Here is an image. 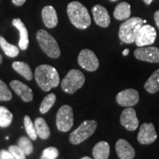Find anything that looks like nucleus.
<instances>
[{
  "mask_svg": "<svg viewBox=\"0 0 159 159\" xmlns=\"http://www.w3.org/2000/svg\"><path fill=\"white\" fill-rule=\"evenodd\" d=\"M55 101H56V96H55V94L52 93V94H49L47 96H46L42 102H41V105H40L39 111L41 114H44L48 112L52 107L54 105Z\"/></svg>",
  "mask_w": 159,
  "mask_h": 159,
  "instance_id": "obj_25",
  "label": "nucleus"
},
{
  "mask_svg": "<svg viewBox=\"0 0 159 159\" xmlns=\"http://www.w3.org/2000/svg\"><path fill=\"white\" fill-rule=\"evenodd\" d=\"M12 25L19 31L20 39L19 41V48L22 50H25L27 49L29 46V39H28V32L26 28L25 24L19 18L14 19L12 21Z\"/></svg>",
  "mask_w": 159,
  "mask_h": 159,
  "instance_id": "obj_18",
  "label": "nucleus"
},
{
  "mask_svg": "<svg viewBox=\"0 0 159 159\" xmlns=\"http://www.w3.org/2000/svg\"><path fill=\"white\" fill-rule=\"evenodd\" d=\"M156 29L150 25H143L137 33L135 43L139 47H146L152 44L156 39Z\"/></svg>",
  "mask_w": 159,
  "mask_h": 159,
  "instance_id": "obj_8",
  "label": "nucleus"
},
{
  "mask_svg": "<svg viewBox=\"0 0 159 159\" xmlns=\"http://www.w3.org/2000/svg\"><path fill=\"white\" fill-rule=\"evenodd\" d=\"M134 56L139 61L159 63V48L156 47H139L134 51Z\"/></svg>",
  "mask_w": 159,
  "mask_h": 159,
  "instance_id": "obj_10",
  "label": "nucleus"
},
{
  "mask_svg": "<svg viewBox=\"0 0 159 159\" xmlns=\"http://www.w3.org/2000/svg\"><path fill=\"white\" fill-rule=\"evenodd\" d=\"M129 49H125L124 51L122 52V55H124V56H127V55H128V53H129Z\"/></svg>",
  "mask_w": 159,
  "mask_h": 159,
  "instance_id": "obj_35",
  "label": "nucleus"
},
{
  "mask_svg": "<svg viewBox=\"0 0 159 159\" xmlns=\"http://www.w3.org/2000/svg\"><path fill=\"white\" fill-rule=\"evenodd\" d=\"M85 80V76L82 71L77 69H71L61 81V88L64 92L72 94L82 88Z\"/></svg>",
  "mask_w": 159,
  "mask_h": 159,
  "instance_id": "obj_5",
  "label": "nucleus"
},
{
  "mask_svg": "<svg viewBox=\"0 0 159 159\" xmlns=\"http://www.w3.org/2000/svg\"><path fill=\"white\" fill-rule=\"evenodd\" d=\"M2 62V56L0 54V64H1Z\"/></svg>",
  "mask_w": 159,
  "mask_h": 159,
  "instance_id": "obj_38",
  "label": "nucleus"
},
{
  "mask_svg": "<svg viewBox=\"0 0 159 159\" xmlns=\"http://www.w3.org/2000/svg\"><path fill=\"white\" fill-rule=\"evenodd\" d=\"M74 125V114L71 106L64 105L59 108L56 115L57 128L61 132H68Z\"/></svg>",
  "mask_w": 159,
  "mask_h": 159,
  "instance_id": "obj_7",
  "label": "nucleus"
},
{
  "mask_svg": "<svg viewBox=\"0 0 159 159\" xmlns=\"http://www.w3.org/2000/svg\"><path fill=\"white\" fill-rule=\"evenodd\" d=\"M110 155V145L106 142H99L94 147L93 156L94 159H108Z\"/></svg>",
  "mask_w": 159,
  "mask_h": 159,
  "instance_id": "obj_20",
  "label": "nucleus"
},
{
  "mask_svg": "<svg viewBox=\"0 0 159 159\" xmlns=\"http://www.w3.org/2000/svg\"><path fill=\"white\" fill-rule=\"evenodd\" d=\"M112 1H116V0H112Z\"/></svg>",
  "mask_w": 159,
  "mask_h": 159,
  "instance_id": "obj_41",
  "label": "nucleus"
},
{
  "mask_svg": "<svg viewBox=\"0 0 159 159\" xmlns=\"http://www.w3.org/2000/svg\"><path fill=\"white\" fill-rule=\"evenodd\" d=\"M8 150L14 157V159H26V155L19 146L11 145L9 147Z\"/></svg>",
  "mask_w": 159,
  "mask_h": 159,
  "instance_id": "obj_31",
  "label": "nucleus"
},
{
  "mask_svg": "<svg viewBox=\"0 0 159 159\" xmlns=\"http://www.w3.org/2000/svg\"><path fill=\"white\" fill-rule=\"evenodd\" d=\"M120 123L126 130L129 131L136 130L139 125L136 111L130 107L124 109L120 116Z\"/></svg>",
  "mask_w": 159,
  "mask_h": 159,
  "instance_id": "obj_13",
  "label": "nucleus"
},
{
  "mask_svg": "<svg viewBox=\"0 0 159 159\" xmlns=\"http://www.w3.org/2000/svg\"><path fill=\"white\" fill-rule=\"evenodd\" d=\"M24 125H25V130L27 132V134L28 135L29 138L33 141L36 140L38 136L35 128V125L32 122L30 117L29 116H25L24 118Z\"/></svg>",
  "mask_w": 159,
  "mask_h": 159,
  "instance_id": "obj_27",
  "label": "nucleus"
},
{
  "mask_svg": "<svg viewBox=\"0 0 159 159\" xmlns=\"http://www.w3.org/2000/svg\"><path fill=\"white\" fill-rule=\"evenodd\" d=\"M154 19H155V21H156L157 27H158V28L159 29V10L155 13Z\"/></svg>",
  "mask_w": 159,
  "mask_h": 159,
  "instance_id": "obj_33",
  "label": "nucleus"
},
{
  "mask_svg": "<svg viewBox=\"0 0 159 159\" xmlns=\"http://www.w3.org/2000/svg\"><path fill=\"white\" fill-rule=\"evenodd\" d=\"M12 99V94L7 85L0 80V101H9Z\"/></svg>",
  "mask_w": 159,
  "mask_h": 159,
  "instance_id": "obj_29",
  "label": "nucleus"
},
{
  "mask_svg": "<svg viewBox=\"0 0 159 159\" xmlns=\"http://www.w3.org/2000/svg\"><path fill=\"white\" fill-rule=\"evenodd\" d=\"M13 121V114L5 107L0 106V127L7 128Z\"/></svg>",
  "mask_w": 159,
  "mask_h": 159,
  "instance_id": "obj_26",
  "label": "nucleus"
},
{
  "mask_svg": "<svg viewBox=\"0 0 159 159\" xmlns=\"http://www.w3.org/2000/svg\"><path fill=\"white\" fill-rule=\"evenodd\" d=\"M10 86L15 91L17 95L21 97L25 102H31L33 99V94L32 89L28 85L19 80H13L10 83Z\"/></svg>",
  "mask_w": 159,
  "mask_h": 159,
  "instance_id": "obj_15",
  "label": "nucleus"
},
{
  "mask_svg": "<svg viewBox=\"0 0 159 159\" xmlns=\"http://www.w3.org/2000/svg\"><path fill=\"white\" fill-rule=\"evenodd\" d=\"M12 2H13V3L15 5L21 6L25 4L26 0H12Z\"/></svg>",
  "mask_w": 159,
  "mask_h": 159,
  "instance_id": "obj_34",
  "label": "nucleus"
},
{
  "mask_svg": "<svg viewBox=\"0 0 159 159\" xmlns=\"http://www.w3.org/2000/svg\"><path fill=\"white\" fill-rule=\"evenodd\" d=\"M97 122L94 120H85L69 136V142L74 145L80 144L89 139L96 130Z\"/></svg>",
  "mask_w": 159,
  "mask_h": 159,
  "instance_id": "obj_6",
  "label": "nucleus"
},
{
  "mask_svg": "<svg viewBox=\"0 0 159 159\" xmlns=\"http://www.w3.org/2000/svg\"><path fill=\"white\" fill-rule=\"evenodd\" d=\"M157 139V134L152 123H144L141 125L137 140L141 144H150Z\"/></svg>",
  "mask_w": 159,
  "mask_h": 159,
  "instance_id": "obj_12",
  "label": "nucleus"
},
{
  "mask_svg": "<svg viewBox=\"0 0 159 159\" xmlns=\"http://www.w3.org/2000/svg\"><path fill=\"white\" fill-rule=\"evenodd\" d=\"M91 12L94 16L95 23L97 25L103 28L108 27L111 23V18L105 7L100 5H96L92 7Z\"/></svg>",
  "mask_w": 159,
  "mask_h": 159,
  "instance_id": "obj_14",
  "label": "nucleus"
},
{
  "mask_svg": "<svg viewBox=\"0 0 159 159\" xmlns=\"http://www.w3.org/2000/svg\"><path fill=\"white\" fill-rule=\"evenodd\" d=\"M67 14L70 21L79 30H85L91 25V20L88 10L77 1L71 2L67 6Z\"/></svg>",
  "mask_w": 159,
  "mask_h": 159,
  "instance_id": "obj_2",
  "label": "nucleus"
},
{
  "mask_svg": "<svg viewBox=\"0 0 159 159\" xmlns=\"http://www.w3.org/2000/svg\"><path fill=\"white\" fill-rule=\"evenodd\" d=\"M80 159H91L90 157H88V156H85V157H83V158H80Z\"/></svg>",
  "mask_w": 159,
  "mask_h": 159,
  "instance_id": "obj_37",
  "label": "nucleus"
},
{
  "mask_svg": "<svg viewBox=\"0 0 159 159\" xmlns=\"http://www.w3.org/2000/svg\"><path fill=\"white\" fill-rule=\"evenodd\" d=\"M36 39L41 49L51 58H57L61 55V49L56 40L44 30H39L36 33Z\"/></svg>",
  "mask_w": 159,
  "mask_h": 159,
  "instance_id": "obj_4",
  "label": "nucleus"
},
{
  "mask_svg": "<svg viewBox=\"0 0 159 159\" xmlns=\"http://www.w3.org/2000/svg\"><path fill=\"white\" fill-rule=\"evenodd\" d=\"M34 125L38 136L41 139H47L49 138L50 136V130L44 119L39 117L35 119Z\"/></svg>",
  "mask_w": 159,
  "mask_h": 159,
  "instance_id": "obj_21",
  "label": "nucleus"
},
{
  "mask_svg": "<svg viewBox=\"0 0 159 159\" xmlns=\"http://www.w3.org/2000/svg\"><path fill=\"white\" fill-rule=\"evenodd\" d=\"M143 1L144 2V3L146 4V5H150V4H151V2H152L153 1V0H143Z\"/></svg>",
  "mask_w": 159,
  "mask_h": 159,
  "instance_id": "obj_36",
  "label": "nucleus"
},
{
  "mask_svg": "<svg viewBox=\"0 0 159 159\" xmlns=\"http://www.w3.org/2000/svg\"><path fill=\"white\" fill-rule=\"evenodd\" d=\"M0 47L7 56L10 57H17L19 54V49L16 46L11 44L2 36H0Z\"/></svg>",
  "mask_w": 159,
  "mask_h": 159,
  "instance_id": "obj_24",
  "label": "nucleus"
},
{
  "mask_svg": "<svg viewBox=\"0 0 159 159\" xmlns=\"http://www.w3.org/2000/svg\"><path fill=\"white\" fill-rule=\"evenodd\" d=\"M35 79L39 86L44 91H50L60 83V76L57 69L47 64L40 65L37 67Z\"/></svg>",
  "mask_w": 159,
  "mask_h": 159,
  "instance_id": "obj_1",
  "label": "nucleus"
},
{
  "mask_svg": "<svg viewBox=\"0 0 159 159\" xmlns=\"http://www.w3.org/2000/svg\"><path fill=\"white\" fill-rule=\"evenodd\" d=\"M130 5L128 2H122L116 6L114 11V16L119 21H125L130 16Z\"/></svg>",
  "mask_w": 159,
  "mask_h": 159,
  "instance_id": "obj_19",
  "label": "nucleus"
},
{
  "mask_svg": "<svg viewBox=\"0 0 159 159\" xmlns=\"http://www.w3.org/2000/svg\"><path fill=\"white\" fill-rule=\"evenodd\" d=\"M78 64L88 71H94L99 68V63L97 55L89 49H83L78 55Z\"/></svg>",
  "mask_w": 159,
  "mask_h": 159,
  "instance_id": "obj_9",
  "label": "nucleus"
},
{
  "mask_svg": "<svg viewBox=\"0 0 159 159\" xmlns=\"http://www.w3.org/2000/svg\"><path fill=\"white\" fill-rule=\"evenodd\" d=\"M143 24V20L139 17L129 18L125 20L119 30V37L121 41L128 44L134 43L137 33Z\"/></svg>",
  "mask_w": 159,
  "mask_h": 159,
  "instance_id": "obj_3",
  "label": "nucleus"
},
{
  "mask_svg": "<svg viewBox=\"0 0 159 159\" xmlns=\"http://www.w3.org/2000/svg\"><path fill=\"white\" fill-rule=\"evenodd\" d=\"M144 89L150 94H155L159 91V69L155 71L144 84Z\"/></svg>",
  "mask_w": 159,
  "mask_h": 159,
  "instance_id": "obj_22",
  "label": "nucleus"
},
{
  "mask_svg": "<svg viewBox=\"0 0 159 159\" xmlns=\"http://www.w3.org/2000/svg\"><path fill=\"white\" fill-rule=\"evenodd\" d=\"M12 66L16 72L21 75L27 80H31L33 79V72H32L30 67L27 63L21 62V61H16V62L13 63Z\"/></svg>",
  "mask_w": 159,
  "mask_h": 159,
  "instance_id": "obj_23",
  "label": "nucleus"
},
{
  "mask_svg": "<svg viewBox=\"0 0 159 159\" xmlns=\"http://www.w3.org/2000/svg\"><path fill=\"white\" fill-rule=\"evenodd\" d=\"M143 23H144V24L147 23V21H146V20H143Z\"/></svg>",
  "mask_w": 159,
  "mask_h": 159,
  "instance_id": "obj_39",
  "label": "nucleus"
},
{
  "mask_svg": "<svg viewBox=\"0 0 159 159\" xmlns=\"http://www.w3.org/2000/svg\"><path fill=\"white\" fill-rule=\"evenodd\" d=\"M116 102L122 107H133L139 101V94L136 90L128 89L118 93L116 97Z\"/></svg>",
  "mask_w": 159,
  "mask_h": 159,
  "instance_id": "obj_11",
  "label": "nucleus"
},
{
  "mask_svg": "<svg viewBox=\"0 0 159 159\" xmlns=\"http://www.w3.org/2000/svg\"><path fill=\"white\" fill-rule=\"evenodd\" d=\"M0 159H14V157L9 150H2L0 151Z\"/></svg>",
  "mask_w": 159,
  "mask_h": 159,
  "instance_id": "obj_32",
  "label": "nucleus"
},
{
  "mask_svg": "<svg viewBox=\"0 0 159 159\" xmlns=\"http://www.w3.org/2000/svg\"><path fill=\"white\" fill-rule=\"evenodd\" d=\"M6 139H7V140H8V139H9V138H8V136H7V137H6Z\"/></svg>",
  "mask_w": 159,
  "mask_h": 159,
  "instance_id": "obj_40",
  "label": "nucleus"
},
{
  "mask_svg": "<svg viewBox=\"0 0 159 159\" xmlns=\"http://www.w3.org/2000/svg\"><path fill=\"white\" fill-rule=\"evenodd\" d=\"M116 151L120 159H134L136 155L134 148L125 139H120L116 143Z\"/></svg>",
  "mask_w": 159,
  "mask_h": 159,
  "instance_id": "obj_16",
  "label": "nucleus"
},
{
  "mask_svg": "<svg viewBox=\"0 0 159 159\" xmlns=\"http://www.w3.org/2000/svg\"><path fill=\"white\" fill-rule=\"evenodd\" d=\"M18 146L21 149L25 155H30L33 151V145L32 144L30 139L26 136H22L19 139Z\"/></svg>",
  "mask_w": 159,
  "mask_h": 159,
  "instance_id": "obj_28",
  "label": "nucleus"
},
{
  "mask_svg": "<svg viewBox=\"0 0 159 159\" xmlns=\"http://www.w3.org/2000/svg\"><path fill=\"white\" fill-rule=\"evenodd\" d=\"M59 155V151L54 147H49L44 149L41 156V159H56Z\"/></svg>",
  "mask_w": 159,
  "mask_h": 159,
  "instance_id": "obj_30",
  "label": "nucleus"
},
{
  "mask_svg": "<svg viewBox=\"0 0 159 159\" xmlns=\"http://www.w3.org/2000/svg\"><path fill=\"white\" fill-rule=\"evenodd\" d=\"M43 24L48 28H54L58 23L57 12L52 6H45L41 12Z\"/></svg>",
  "mask_w": 159,
  "mask_h": 159,
  "instance_id": "obj_17",
  "label": "nucleus"
}]
</instances>
